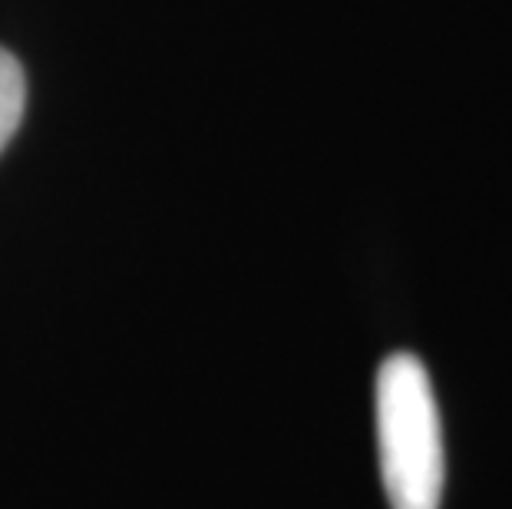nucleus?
Listing matches in <instances>:
<instances>
[{"label": "nucleus", "instance_id": "1", "mask_svg": "<svg viewBox=\"0 0 512 509\" xmlns=\"http://www.w3.org/2000/svg\"><path fill=\"white\" fill-rule=\"evenodd\" d=\"M377 447L390 509H440L446 457L440 407L420 357L390 354L377 371Z\"/></svg>", "mask_w": 512, "mask_h": 509}, {"label": "nucleus", "instance_id": "2", "mask_svg": "<svg viewBox=\"0 0 512 509\" xmlns=\"http://www.w3.org/2000/svg\"><path fill=\"white\" fill-rule=\"evenodd\" d=\"M27 103V80L20 63L0 47V149L10 143V136L17 133L20 116H24Z\"/></svg>", "mask_w": 512, "mask_h": 509}]
</instances>
